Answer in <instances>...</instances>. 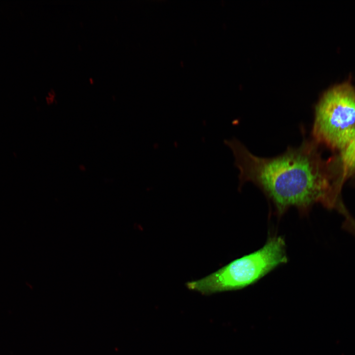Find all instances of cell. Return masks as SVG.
I'll return each instance as SVG.
<instances>
[{"instance_id": "cell-4", "label": "cell", "mask_w": 355, "mask_h": 355, "mask_svg": "<svg viewBox=\"0 0 355 355\" xmlns=\"http://www.w3.org/2000/svg\"><path fill=\"white\" fill-rule=\"evenodd\" d=\"M337 159L342 184L355 174V137Z\"/></svg>"}, {"instance_id": "cell-3", "label": "cell", "mask_w": 355, "mask_h": 355, "mask_svg": "<svg viewBox=\"0 0 355 355\" xmlns=\"http://www.w3.org/2000/svg\"><path fill=\"white\" fill-rule=\"evenodd\" d=\"M313 140L343 151L355 137V87L348 82L329 88L316 106Z\"/></svg>"}, {"instance_id": "cell-5", "label": "cell", "mask_w": 355, "mask_h": 355, "mask_svg": "<svg viewBox=\"0 0 355 355\" xmlns=\"http://www.w3.org/2000/svg\"><path fill=\"white\" fill-rule=\"evenodd\" d=\"M340 213L343 217L342 229L355 237V218L347 208L341 211Z\"/></svg>"}, {"instance_id": "cell-2", "label": "cell", "mask_w": 355, "mask_h": 355, "mask_svg": "<svg viewBox=\"0 0 355 355\" xmlns=\"http://www.w3.org/2000/svg\"><path fill=\"white\" fill-rule=\"evenodd\" d=\"M285 247L283 238L271 237L257 251L231 262L203 278L189 282L186 286L203 294L244 288L286 263Z\"/></svg>"}, {"instance_id": "cell-1", "label": "cell", "mask_w": 355, "mask_h": 355, "mask_svg": "<svg viewBox=\"0 0 355 355\" xmlns=\"http://www.w3.org/2000/svg\"><path fill=\"white\" fill-rule=\"evenodd\" d=\"M240 171L241 186L250 181L270 199L279 214L290 207L306 213L315 204L336 210L343 202L335 158L324 160L313 140L304 138L297 147H288L276 157L251 153L235 139L225 141Z\"/></svg>"}]
</instances>
